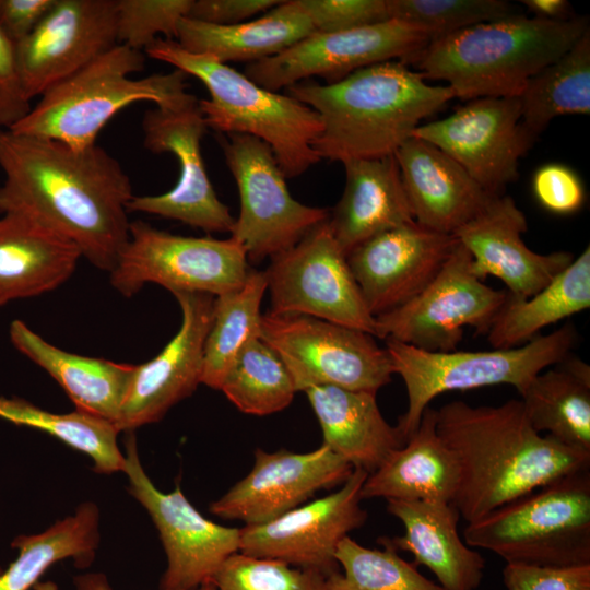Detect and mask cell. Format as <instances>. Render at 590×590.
<instances>
[{
	"mask_svg": "<svg viewBox=\"0 0 590 590\" xmlns=\"http://www.w3.org/2000/svg\"><path fill=\"white\" fill-rule=\"evenodd\" d=\"M390 20L423 28L433 39L515 13L504 0H387Z\"/></svg>",
	"mask_w": 590,
	"mask_h": 590,
	"instance_id": "ab89813d",
	"label": "cell"
},
{
	"mask_svg": "<svg viewBox=\"0 0 590 590\" xmlns=\"http://www.w3.org/2000/svg\"><path fill=\"white\" fill-rule=\"evenodd\" d=\"M521 123L535 140L558 116L590 113V30L541 69L518 96Z\"/></svg>",
	"mask_w": 590,
	"mask_h": 590,
	"instance_id": "e575fe53",
	"label": "cell"
},
{
	"mask_svg": "<svg viewBox=\"0 0 590 590\" xmlns=\"http://www.w3.org/2000/svg\"><path fill=\"white\" fill-rule=\"evenodd\" d=\"M125 441L128 492L153 520L167 557L160 590H193L211 582L222 564L239 552L240 529L204 518L179 485L161 492L144 471L132 432Z\"/></svg>",
	"mask_w": 590,
	"mask_h": 590,
	"instance_id": "2e32d148",
	"label": "cell"
},
{
	"mask_svg": "<svg viewBox=\"0 0 590 590\" xmlns=\"http://www.w3.org/2000/svg\"><path fill=\"white\" fill-rule=\"evenodd\" d=\"M56 0H0V30L16 46L49 12Z\"/></svg>",
	"mask_w": 590,
	"mask_h": 590,
	"instance_id": "c3c4849f",
	"label": "cell"
},
{
	"mask_svg": "<svg viewBox=\"0 0 590 590\" xmlns=\"http://www.w3.org/2000/svg\"><path fill=\"white\" fill-rule=\"evenodd\" d=\"M589 30L586 17L515 14L433 39L408 63L425 80L447 83L457 98L518 97L541 69Z\"/></svg>",
	"mask_w": 590,
	"mask_h": 590,
	"instance_id": "277c9868",
	"label": "cell"
},
{
	"mask_svg": "<svg viewBox=\"0 0 590 590\" xmlns=\"http://www.w3.org/2000/svg\"><path fill=\"white\" fill-rule=\"evenodd\" d=\"M459 481L456 457L437 433L436 410L428 406L405 444L367 475L361 496L452 503Z\"/></svg>",
	"mask_w": 590,
	"mask_h": 590,
	"instance_id": "f546056e",
	"label": "cell"
},
{
	"mask_svg": "<svg viewBox=\"0 0 590 590\" xmlns=\"http://www.w3.org/2000/svg\"><path fill=\"white\" fill-rule=\"evenodd\" d=\"M326 577L286 563L237 552L212 579L216 590H324Z\"/></svg>",
	"mask_w": 590,
	"mask_h": 590,
	"instance_id": "60d3db41",
	"label": "cell"
},
{
	"mask_svg": "<svg viewBox=\"0 0 590 590\" xmlns=\"http://www.w3.org/2000/svg\"><path fill=\"white\" fill-rule=\"evenodd\" d=\"M385 341L393 373L406 389L408 408L396 425L405 444L430 401L444 392L510 385L521 394L538 374L570 354L577 330L567 322L520 346L488 351L430 352L391 339Z\"/></svg>",
	"mask_w": 590,
	"mask_h": 590,
	"instance_id": "ba28073f",
	"label": "cell"
},
{
	"mask_svg": "<svg viewBox=\"0 0 590 590\" xmlns=\"http://www.w3.org/2000/svg\"><path fill=\"white\" fill-rule=\"evenodd\" d=\"M0 418L45 432L87 455L98 473L123 472L125 455L117 441L120 430L109 421L76 410L49 412L16 397H0Z\"/></svg>",
	"mask_w": 590,
	"mask_h": 590,
	"instance_id": "8d00e7d4",
	"label": "cell"
},
{
	"mask_svg": "<svg viewBox=\"0 0 590 590\" xmlns=\"http://www.w3.org/2000/svg\"><path fill=\"white\" fill-rule=\"evenodd\" d=\"M75 590H113L106 576L102 573H86L74 577ZM193 590H216L212 582L204 583Z\"/></svg>",
	"mask_w": 590,
	"mask_h": 590,
	"instance_id": "f907efd6",
	"label": "cell"
},
{
	"mask_svg": "<svg viewBox=\"0 0 590 590\" xmlns=\"http://www.w3.org/2000/svg\"><path fill=\"white\" fill-rule=\"evenodd\" d=\"M315 33L298 0L281 1L256 20L214 25L182 17L175 40L187 51L219 62L263 60Z\"/></svg>",
	"mask_w": 590,
	"mask_h": 590,
	"instance_id": "4dcf8cb0",
	"label": "cell"
},
{
	"mask_svg": "<svg viewBox=\"0 0 590 590\" xmlns=\"http://www.w3.org/2000/svg\"><path fill=\"white\" fill-rule=\"evenodd\" d=\"M250 268L234 238L190 237L130 222L129 239L109 272L110 285L125 297L154 283L175 293L214 297L238 290Z\"/></svg>",
	"mask_w": 590,
	"mask_h": 590,
	"instance_id": "9c48e42d",
	"label": "cell"
},
{
	"mask_svg": "<svg viewBox=\"0 0 590 590\" xmlns=\"http://www.w3.org/2000/svg\"><path fill=\"white\" fill-rule=\"evenodd\" d=\"M225 163L239 193V214L231 237L259 263L300 241L329 219L326 208L309 206L290 193L272 149L252 135L231 133L220 139Z\"/></svg>",
	"mask_w": 590,
	"mask_h": 590,
	"instance_id": "30bf717a",
	"label": "cell"
},
{
	"mask_svg": "<svg viewBox=\"0 0 590 590\" xmlns=\"http://www.w3.org/2000/svg\"><path fill=\"white\" fill-rule=\"evenodd\" d=\"M506 590H590V564L574 567H538L506 564Z\"/></svg>",
	"mask_w": 590,
	"mask_h": 590,
	"instance_id": "f6af8a7d",
	"label": "cell"
},
{
	"mask_svg": "<svg viewBox=\"0 0 590 590\" xmlns=\"http://www.w3.org/2000/svg\"><path fill=\"white\" fill-rule=\"evenodd\" d=\"M590 307V248L527 299L508 297L486 335L493 349L520 346L553 323Z\"/></svg>",
	"mask_w": 590,
	"mask_h": 590,
	"instance_id": "d6a6232c",
	"label": "cell"
},
{
	"mask_svg": "<svg viewBox=\"0 0 590 590\" xmlns=\"http://www.w3.org/2000/svg\"><path fill=\"white\" fill-rule=\"evenodd\" d=\"M181 310L177 333L151 361L135 365L117 427L133 432L164 417L201 384L203 349L212 324L214 296L175 293Z\"/></svg>",
	"mask_w": 590,
	"mask_h": 590,
	"instance_id": "7402d4cb",
	"label": "cell"
},
{
	"mask_svg": "<svg viewBox=\"0 0 590 590\" xmlns=\"http://www.w3.org/2000/svg\"><path fill=\"white\" fill-rule=\"evenodd\" d=\"M432 40L423 28L398 20L341 32H315L279 55L248 63L244 74L273 92L312 76L333 83L371 64L408 63Z\"/></svg>",
	"mask_w": 590,
	"mask_h": 590,
	"instance_id": "9a60e30c",
	"label": "cell"
},
{
	"mask_svg": "<svg viewBox=\"0 0 590 590\" xmlns=\"http://www.w3.org/2000/svg\"><path fill=\"white\" fill-rule=\"evenodd\" d=\"M263 273L270 312L310 316L376 338L375 317L365 305L328 220L292 248L270 258Z\"/></svg>",
	"mask_w": 590,
	"mask_h": 590,
	"instance_id": "4fadbf2b",
	"label": "cell"
},
{
	"mask_svg": "<svg viewBox=\"0 0 590 590\" xmlns=\"http://www.w3.org/2000/svg\"><path fill=\"white\" fill-rule=\"evenodd\" d=\"M32 590H59V588L52 581H38Z\"/></svg>",
	"mask_w": 590,
	"mask_h": 590,
	"instance_id": "816d5d0a",
	"label": "cell"
},
{
	"mask_svg": "<svg viewBox=\"0 0 590 590\" xmlns=\"http://www.w3.org/2000/svg\"><path fill=\"white\" fill-rule=\"evenodd\" d=\"M82 258L69 239L22 214L0 217V307L54 291Z\"/></svg>",
	"mask_w": 590,
	"mask_h": 590,
	"instance_id": "83f0119b",
	"label": "cell"
},
{
	"mask_svg": "<svg viewBox=\"0 0 590 590\" xmlns=\"http://www.w3.org/2000/svg\"><path fill=\"white\" fill-rule=\"evenodd\" d=\"M98 523V507L88 502L40 533L16 536L11 546L17 556L0 575V590H32L50 566L63 559L88 566L99 543Z\"/></svg>",
	"mask_w": 590,
	"mask_h": 590,
	"instance_id": "836d02e7",
	"label": "cell"
},
{
	"mask_svg": "<svg viewBox=\"0 0 590 590\" xmlns=\"http://www.w3.org/2000/svg\"><path fill=\"white\" fill-rule=\"evenodd\" d=\"M394 157L414 221L425 228L452 235L494 198L455 160L417 137Z\"/></svg>",
	"mask_w": 590,
	"mask_h": 590,
	"instance_id": "cb8c5ba5",
	"label": "cell"
},
{
	"mask_svg": "<svg viewBox=\"0 0 590 590\" xmlns=\"http://www.w3.org/2000/svg\"><path fill=\"white\" fill-rule=\"evenodd\" d=\"M378 543L382 550L365 547L345 536L335 551L341 571L326 579L324 590H445L401 558L382 538Z\"/></svg>",
	"mask_w": 590,
	"mask_h": 590,
	"instance_id": "f35d334b",
	"label": "cell"
},
{
	"mask_svg": "<svg viewBox=\"0 0 590 590\" xmlns=\"http://www.w3.org/2000/svg\"><path fill=\"white\" fill-rule=\"evenodd\" d=\"M260 339L282 359L297 391L328 385L377 393L394 374L375 337L315 317L268 311Z\"/></svg>",
	"mask_w": 590,
	"mask_h": 590,
	"instance_id": "8fae6325",
	"label": "cell"
},
{
	"mask_svg": "<svg viewBox=\"0 0 590 590\" xmlns=\"http://www.w3.org/2000/svg\"><path fill=\"white\" fill-rule=\"evenodd\" d=\"M524 213L509 196L494 197L485 209L452 235L469 251L473 273L503 281L512 299H527L545 287L574 259L566 251L538 253L521 238Z\"/></svg>",
	"mask_w": 590,
	"mask_h": 590,
	"instance_id": "603a6c76",
	"label": "cell"
},
{
	"mask_svg": "<svg viewBox=\"0 0 590 590\" xmlns=\"http://www.w3.org/2000/svg\"><path fill=\"white\" fill-rule=\"evenodd\" d=\"M523 5L535 17L545 20H568L569 3L565 0H523Z\"/></svg>",
	"mask_w": 590,
	"mask_h": 590,
	"instance_id": "681fc988",
	"label": "cell"
},
{
	"mask_svg": "<svg viewBox=\"0 0 590 590\" xmlns=\"http://www.w3.org/2000/svg\"><path fill=\"white\" fill-rule=\"evenodd\" d=\"M279 0H192L188 19L214 24L233 25L278 5Z\"/></svg>",
	"mask_w": 590,
	"mask_h": 590,
	"instance_id": "7dc6e473",
	"label": "cell"
},
{
	"mask_svg": "<svg viewBox=\"0 0 590 590\" xmlns=\"http://www.w3.org/2000/svg\"><path fill=\"white\" fill-rule=\"evenodd\" d=\"M2 571H3V568L0 566V575L2 574Z\"/></svg>",
	"mask_w": 590,
	"mask_h": 590,
	"instance_id": "f5cc1de1",
	"label": "cell"
},
{
	"mask_svg": "<svg viewBox=\"0 0 590 590\" xmlns=\"http://www.w3.org/2000/svg\"><path fill=\"white\" fill-rule=\"evenodd\" d=\"M445 152L491 196H502L518 179L519 160L534 139L521 123L518 97L468 101L446 118L413 132Z\"/></svg>",
	"mask_w": 590,
	"mask_h": 590,
	"instance_id": "e0dca14e",
	"label": "cell"
},
{
	"mask_svg": "<svg viewBox=\"0 0 590 590\" xmlns=\"http://www.w3.org/2000/svg\"><path fill=\"white\" fill-rule=\"evenodd\" d=\"M267 291L263 271L249 270L236 291L214 297L212 324L203 349L201 384L219 390L244 347L260 338L261 302Z\"/></svg>",
	"mask_w": 590,
	"mask_h": 590,
	"instance_id": "d590c367",
	"label": "cell"
},
{
	"mask_svg": "<svg viewBox=\"0 0 590 590\" xmlns=\"http://www.w3.org/2000/svg\"><path fill=\"white\" fill-rule=\"evenodd\" d=\"M208 130L199 99L189 94L173 106L156 107L142 118L143 146L170 153L179 165L176 185L157 196H133L128 212L176 220L206 233H231L235 219L217 197L208 176L201 140Z\"/></svg>",
	"mask_w": 590,
	"mask_h": 590,
	"instance_id": "5bb4252c",
	"label": "cell"
},
{
	"mask_svg": "<svg viewBox=\"0 0 590 590\" xmlns=\"http://www.w3.org/2000/svg\"><path fill=\"white\" fill-rule=\"evenodd\" d=\"M532 188L539 203L555 214L575 213L585 201L580 178L562 164L550 163L541 166L533 175Z\"/></svg>",
	"mask_w": 590,
	"mask_h": 590,
	"instance_id": "ee69618b",
	"label": "cell"
},
{
	"mask_svg": "<svg viewBox=\"0 0 590 590\" xmlns=\"http://www.w3.org/2000/svg\"><path fill=\"white\" fill-rule=\"evenodd\" d=\"M0 214L31 217L73 243L95 268L111 272L129 239L128 174L95 144L73 149L56 140L0 129Z\"/></svg>",
	"mask_w": 590,
	"mask_h": 590,
	"instance_id": "6da1fadb",
	"label": "cell"
},
{
	"mask_svg": "<svg viewBox=\"0 0 590 590\" xmlns=\"http://www.w3.org/2000/svg\"><path fill=\"white\" fill-rule=\"evenodd\" d=\"M367 475L366 471L354 469L338 491L269 522L245 526L240 529L239 552L312 570L326 578L340 573L335 559L339 543L367 519V511L361 506V489Z\"/></svg>",
	"mask_w": 590,
	"mask_h": 590,
	"instance_id": "ac0fdd59",
	"label": "cell"
},
{
	"mask_svg": "<svg viewBox=\"0 0 590 590\" xmlns=\"http://www.w3.org/2000/svg\"><path fill=\"white\" fill-rule=\"evenodd\" d=\"M458 244L453 235L412 222L358 244L346 260L368 311L376 318L421 293Z\"/></svg>",
	"mask_w": 590,
	"mask_h": 590,
	"instance_id": "44dd1931",
	"label": "cell"
},
{
	"mask_svg": "<svg viewBox=\"0 0 590 590\" xmlns=\"http://www.w3.org/2000/svg\"><path fill=\"white\" fill-rule=\"evenodd\" d=\"M387 510L404 527V534L382 539L424 565L445 590H476L485 560L458 532L459 510L451 502L388 499Z\"/></svg>",
	"mask_w": 590,
	"mask_h": 590,
	"instance_id": "d4e9b609",
	"label": "cell"
},
{
	"mask_svg": "<svg viewBox=\"0 0 590 590\" xmlns=\"http://www.w3.org/2000/svg\"><path fill=\"white\" fill-rule=\"evenodd\" d=\"M463 541L506 564H590V470L559 477L467 524Z\"/></svg>",
	"mask_w": 590,
	"mask_h": 590,
	"instance_id": "52a82bcc",
	"label": "cell"
},
{
	"mask_svg": "<svg viewBox=\"0 0 590 590\" xmlns=\"http://www.w3.org/2000/svg\"><path fill=\"white\" fill-rule=\"evenodd\" d=\"M143 52L200 80L210 93L209 99H199L208 129L262 140L286 178L302 175L320 161L312 142L322 123L309 106L263 88L210 56L189 52L175 39L160 37Z\"/></svg>",
	"mask_w": 590,
	"mask_h": 590,
	"instance_id": "5b68a950",
	"label": "cell"
},
{
	"mask_svg": "<svg viewBox=\"0 0 590 590\" xmlns=\"http://www.w3.org/2000/svg\"><path fill=\"white\" fill-rule=\"evenodd\" d=\"M508 297L473 273L472 258L459 243L421 293L375 318L376 338L430 352L457 351L464 328L486 334Z\"/></svg>",
	"mask_w": 590,
	"mask_h": 590,
	"instance_id": "7c38bea8",
	"label": "cell"
},
{
	"mask_svg": "<svg viewBox=\"0 0 590 590\" xmlns=\"http://www.w3.org/2000/svg\"><path fill=\"white\" fill-rule=\"evenodd\" d=\"M32 109L25 94L15 45L0 30V129H11Z\"/></svg>",
	"mask_w": 590,
	"mask_h": 590,
	"instance_id": "bcb514c9",
	"label": "cell"
},
{
	"mask_svg": "<svg viewBox=\"0 0 590 590\" xmlns=\"http://www.w3.org/2000/svg\"><path fill=\"white\" fill-rule=\"evenodd\" d=\"M287 95L309 106L322 129L312 142L320 160L345 162L393 155L420 122L455 98L402 61L359 69L340 81L298 82Z\"/></svg>",
	"mask_w": 590,
	"mask_h": 590,
	"instance_id": "3957f363",
	"label": "cell"
},
{
	"mask_svg": "<svg viewBox=\"0 0 590 590\" xmlns=\"http://www.w3.org/2000/svg\"><path fill=\"white\" fill-rule=\"evenodd\" d=\"M354 468L326 445L309 452L258 448L250 472L222 497L210 511L245 526L269 522L300 506L321 489L341 486Z\"/></svg>",
	"mask_w": 590,
	"mask_h": 590,
	"instance_id": "ffe728a7",
	"label": "cell"
},
{
	"mask_svg": "<svg viewBox=\"0 0 590 590\" xmlns=\"http://www.w3.org/2000/svg\"><path fill=\"white\" fill-rule=\"evenodd\" d=\"M315 32L332 33L390 20L387 0H298Z\"/></svg>",
	"mask_w": 590,
	"mask_h": 590,
	"instance_id": "7bdbcfd3",
	"label": "cell"
},
{
	"mask_svg": "<svg viewBox=\"0 0 590 590\" xmlns=\"http://www.w3.org/2000/svg\"><path fill=\"white\" fill-rule=\"evenodd\" d=\"M192 0H117V40L143 51L160 35L175 39Z\"/></svg>",
	"mask_w": 590,
	"mask_h": 590,
	"instance_id": "b9f144b4",
	"label": "cell"
},
{
	"mask_svg": "<svg viewBox=\"0 0 590 590\" xmlns=\"http://www.w3.org/2000/svg\"><path fill=\"white\" fill-rule=\"evenodd\" d=\"M141 50L118 44L88 64L47 90L40 101L11 131L51 139L73 149H86L107 122L127 106L151 102L167 107L184 101L187 74L175 69L140 79Z\"/></svg>",
	"mask_w": 590,
	"mask_h": 590,
	"instance_id": "8992f818",
	"label": "cell"
},
{
	"mask_svg": "<svg viewBox=\"0 0 590 590\" xmlns=\"http://www.w3.org/2000/svg\"><path fill=\"white\" fill-rule=\"evenodd\" d=\"M322 430V444L368 474L402 447L396 426L382 416L376 393L335 386H311L305 389Z\"/></svg>",
	"mask_w": 590,
	"mask_h": 590,
	"instance_id": "f1b7e54d",
	"label": "cell"
},
{
	"mask_svg": "<svg viewBox=\"0 0 590 590\" xmlns=\"http://www.w3.org/2000/svg\"><path fill=\"white\" fill-rule=\"evenodd\" d=\"M342 164L345 186L328 223L345 255L381 232L415 222L394 154Z\"/></svg>",
	"mask_w": 590,
	"mask_h": 590,
	"instance_id": "484cf974",
	"label": "cell"
},
{
	"mask_svg": "<svg viewBox=\"0 0 590 590\" xmlns=\"http://www.w3.org/2000/svg\"><path fill=\"white\" fill-rule=\"evenodd\" d=\"M219 390L240 412L259 416L284 410L297 392L282 359L260 338L239 353Z\"/></svg>",
	"mask_w": 590,
	"mask_h": 590,
	"instance_id": "74e56055",
	"label": "cell"
},
{
	"mask_svg": "<svg viewBox=\"0 0 590 590\" xmlns=\"http://www.w3.org/2000/svg\"><path fill=\"white\" fill-rule=\"evenodd\" d=\"M9 334L19 352L61 386L76 411L117 426L135 365L63 351L19 319L11 322Z\"/></svg>",
	"mask_w": 590,
	"mask_h": 590,
	"instance_id": "4316f807",
	"label": "cell"
},
{
	"mask_svg": "<svg viewBox=\"0 0 590 590\" xmlns=\"http://www.w3.org/2000/svg\"><path fill=\"white\" fill-rule=\"evenodd\" d=\"M436 429L459 465L452 504L467 523L590 468V453L538 433L516 399L479 406L451 401L436 410Z\"/></svg>",
	"mask_w": 590,
	"mask_h": 590,
	"instance_id": "7a4b0ae2",
	"label": "cell"
},
{
	"mask_svg": "<svg viewBox=\"0 0 590 590\" xmlns=\"http://www.w3.org/2000/svg\"><path fill=\"white\" fill-rule=\"evenodd\" d=\"M521 403L532 427L559 444L590 453V367L569 354L538 374Z\"/></svg>",
	"mask_w": 590,
	"mask_h": 590,
	"instance_id": "1f68e13d",
	"label": "cell"
},
{
	"mask_svg": "<svg viewBox=\"0 0 590 590\" xmlns=\"http://www.w3.org/2000/svg\"><path fill=\"white\" fill-rule=\"evenodd\" d=\"M118 45L117 0H56L16 48L28 99Z\"/></svg>",
	"mask_w": 590,
	"mask_h": 590,
	"instance_id": "d6986e66",
	"label": "cell"
}]
</instances>
